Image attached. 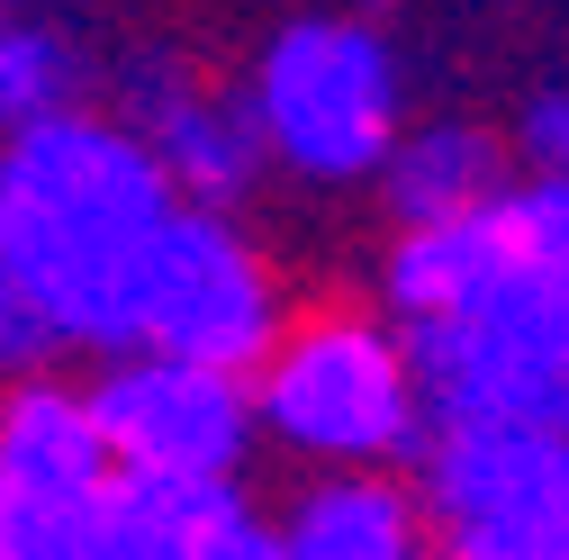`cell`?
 <instances>
[{
  "instance_id": "8",
  "label": "cell",
  "mask_w": 569,
  "mask_h": 560,
  "mask_svg": "<svg viewBox=\"0 0 569 560\" xmlns=\"http://www.w3.org/2000/svg\"><path fill=\"white\" fill-rule=\"evenodd\" d=\"M271 533H280V560H443L425 488L389 470H317L271 516Z\"/></svg>"
},
{
  "instance_id": "12",
  "label": "cell",
  "mask_w": 569,
  "mask_h": 560,
  "mask_svg": "<svg viewBox=\"0 0 569 560\" xmlns=\"http://www.w3.org/2000/svg\"><path fill=\"white\" fill-rule=\"evenodd\" d=\"M54 109H82V54L46 19H10L0 28V118L28 127V118H54Z\"/></svg>"
},
{
  "instance_id": "3",
  "label": "cell",
  "mask_w": 569,
  "mask_h": 560,
  "mask_svg": "<svg viewBox=\"0 0 569 560\" xmlns=\"http://www.w3.org/2000/svg\"><path fill=\"white\" fill-rule=\"evenodd\" d=\"M244 91H253V118H262L271 172H290L308 190L380 181L398 136H407L398 127V63H389L380 28L335 19V10L271 28Z\"/></svg>"
},
{
  "instance_id": "14",
  "label": "cell",
  "mask_w": 569,
  "mask_h": 560,
  "mask_svg": "<svg viewBox=\"0 0 569 560\" xmlns=\"http://www.w3.org/2000/svg\"><path fill=\"white\" fill-rule=\"evenodd\" d=\"M443 560H569V533H551V542H479V551H443Z\"/></svg>"
},
{
  "instance_id": "10",
  "label": "cell",
  "mask_w": 569,
  "mask_h": 560,
  "mask_svg": "<svg viewBox=\"0 0 569 560\" xmlns=\"http://www.w3.org/2000/svg\"><path fill=\"white\" fill-rule=\"evenodd\" d=\"M516 146L479 118H435V127H407L398 154L380 172V199L398 227H443V218H470V208L507 199L516 181Z\"/></svg>"
},
{
  "instance_id": "11",
  "label": "cell",
  "mask_w": 569,
  "mask_h": 560,
  "mask_svg": "<svg viewBox=\"0 0 569 560\" xmlns=\"http://www.w3.org/2000/svg\"><path fill=\"white\" fill-rule=\"evenodd\" d=\"M118 488H82V498H54V488H0V560H100Z\"/></svg>"
},
{
  "instance_id": "4",
  "label": "cell",
  "mask_w": 569,
  "mask_h": 560,
  "mask_svg": "<svg viewBox=\"0 0 569 560\" xmlns=\"http://www.w3.org/2000/svg\"><path fill=\"white\" fill-rule=\"evenodd\" d=\"M91 407L100 434L118 452V479H172V488H208L236 479L244 452L262 443V407H253V371H218L190 353H109L91 371Z\"/></svg>"
},
{
  "instance_id": "5",
  "label": "cell",
  "mask_w": 569,
  "mask_h": 560,
  "mask_svg": "<svg viewBox=\"0 0 569 560\" xmlns=\"http://www.w3.org/2000/svg\"><path fill=\"white\" fill-rule=\"evenodd\" d=\"M280 326H290L280 280L253 253V236L236 227V208H181V218L163 227V244H154L146 308H136V343L218 362V371H262Z\"/></svg>"
},
{
  "instance_id": "13",
  "label": "cell",
  "mask_w": 569,
  "mask_h": 560,
  "mask_svg": "<svg viewBox=\"0 0 569 560\" xmlns=\"http://www.w3.org/2000/svg\"><path fill=\"white\" fill-rule=\"evenodd\" d=\"M516 163L533 181H569V91H533L516 118Z\"/></svg>"
},
{
  "instance_id": "1",
  "label": "cell",
  "mask_w": 569,
  "mask_h": 560,
  "mask_svg": "<svg viewBox=\"0 0 569 560\" xmlns=\"http://www.w3.org/2000/svg\"><path fill=\"white\" fill-rule=\"evenodd\" d=\"M181 190L127 118L54 109L10 127L0 154V353L10 371H54V353H127L146 271Z\"/></svg>"
},
{
  "instance_id": "2",
  "label": "cell",
  "mask_w": 569,
  "mask_h": 560,
  "mask_svg": "<svg viewBox=\"0 0 569 560\" xmlns=\"http://www.w3.org/2000/svg\"><path fill=\"white\" fill-rule=\"evenodd\" d=\"M262 443L308 470H389L435 443L416 343L371 308H299L253 371Z\"/></svg>"
},
{
  "instance_id": "9",
  "label": "cell",
  "mask_w": 569,
  "mask_h": 560,
  "mask_svg": "<svg viewBox=\"0 0 569 560\" xmlns=\"http://www.w3.org/2000/svg\"><path fill=\"white\" fill-rule=\"evenodd\" d=\"M100 560H271V524L244 507L236 479H208V488L118 479Z\"/></svg>"
},
{
  "instance_id": "6",
  "label": "cell",
  "mask_w": 569,
  "mask_h": 560,
  "mask_svg": "<svg viewBox=\"0 0 569 560\" xmlns=\"http://www.w3.org/2000/svg\"><path fill=\"white\" fill-rule=\"evenodd\" d=\"M443 551L569 533V416H452L416 452Z\"/></svg>"
},
{
  "instance_id": "7",
  "label": "cell",
  "mask_w": 569,
  "mask_h": 560,
  "mask_svg": "<svg viewBox=\"0 0 569 560\" xmlns=\"http://www.w3.org/2000/svg\"><path fill=\"white\" fill-rule=\"evenodd\" d=\"M127 127L154 146V163L172 172V190H181L190 208H236V199H253V181L271 172L253 91L199 82V73H181V63H136Z\"/></svg>"
}]
</instances>
